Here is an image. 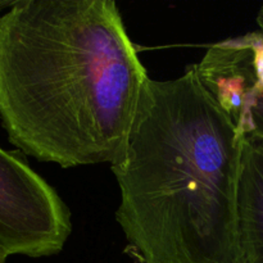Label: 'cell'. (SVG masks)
Here are the masks:
<instances>
[{"label": "cell", "instance_id": "9", "mask_svg": "<svg viewBox=\"0 0 263 263\" xmlns=\"http://www.w3.org/2000/svg\"><path fill=\"white\" fill-rule=\"evenodd\" d=\"M257 21H258V25H259V27L262 28V32H263V7L261 8V10H259L258 17H257Z\"/></svg>", "mask_w": 263, "mask_h": 263}, {"label": "cell", "instance_id": "10", "mask_svg": "<svg viewBox=\"0 0 263 263\" xmlns=\"http://www.w3.org/2000/svg\"><path fill=\"white\" fill-rule=\"evenodd\" d=\"M7 258H8V254L5 253L2 248H0V263L7 262Z\"/></svg>", "mask_w": 263, "mask_h": 263}, {"label": "cell", "instance_id": "8", "mask_svg": "<svg viewBox=\"0 0 263 263\" xmlns=\"http://www.w3.org/2000/svg\"><path fill=\"white\" fill-rule=\"evenodd\" d=\"M17 2V0H13V2H8V0H0V10H8L10 7H13V4Z\"/></svg>", "mask_w": 263, "mask_h": 263}, {"label": "cell", "instance_id": "2", "mask_svg": "<svg viewBox=\"0 0 263 263\" xmlns=\"http://www.w3.org/2000/svg\"><path fill=\"white\" fill-rule=\"evenodd\" d=\"M241 139L198 73L149 79L123 156L116 218L141 263H240Z\"/></svg>", "mask_w": 263, "mask_h": 263}, {"label": "cell", "instance_id": "4", "mask_svg": "<svg viewBox=\"0 0 263 263\" xmlns=\"http://www.w3.org/2000/svg\"><path fill=\"white\" fill-rule=\"evenodd\" d=\"M203 85L233 118L240 136L251 131V109L258 92L253 68L252 32L213 44L199 64Z\"/></svg>", "mask_w": 263, "mask_h": 263}, {"label": "cell", "instance_id": "6", "mask_svg": "<svg viewBox=\"0 0 263 263\" xmlns=\"http://www.w3.org/2000/svg\"><path fill=\"white\" fill-rule=\"evenodd\" d=\"M252 50H253V68L256 74V90L263 91V32H252Z\"/></svg>", "mask_w": 263, "mask_h": 263}, {"label": "cell", "instance_id": "1", "mask_svg": "<svg viewBox=\"0 0 263 263\" xmlns=\"http://www.w3.org/2000/svg\"><path fill=\"white\" fill-rule=\"evenodd\" d=\"M148 80L112 0H17L0 17V120L37 161L117 163Z\"/></svg>", "mask_w": 263, "mask_h": 263}, {"label": "cell", "instance_id": "3", "mask_svg": "<svg viewBox=\"0 0 263 263\" xmlns=\"http://www.w3.org/2000/svg\"><path fill=\"white\" fill-rule=\"evenodd\" d=\"M71 233V213L58 193L22 158L0 148V248L8 257H50Z\"/></svg>", "mask_w": 263, "mask_h": 263}, {"label": "cell", "instance_id": "5", "mask_svg": "<svg viewBox=\"0 0 263 263\" xmlns=\"http://www.w3.org/2000/svg\"><path fill=\"white\" fill-rule=\"evenodd\" d=\"M236 243L240 263H263V136L256 133L241 139Z\"/></svg>", "mask_w": 263, "mask_h": 263}, {"label": "cell", "instance_id": "7", "mask_svg": "<svg viewBox=\"0 0 263 263\" xmlns=\"http://www.w3.org/2000/svg\"><path fill=\"white\" fill-rule=\"evenodd\" d=\"M251 133H256L263 136V91L257 97L253 107L251 109V118H249Z\"/></svg>", "mask_w": 263, "mask_h": 263}]
</instances>
